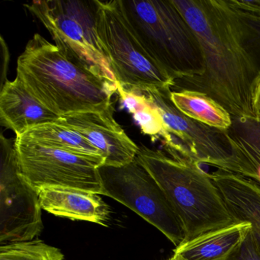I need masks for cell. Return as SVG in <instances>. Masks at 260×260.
I'll use <instances>...</instances> for the list:
<instances>
[{
	"instance_id": "cell-1",
	"label": "cell",
	"mask_w": 260,
	"mask_h": 260,
	"mask_svg": "<svg viewBox=\"0 0 260 260\" xmlns=\"http://www.w3.org/2000/svg\"><path fill=\"white\" fill-rule=\"evenodd\" d=\"M197 37L202 75L185 80L232 118H255L260 96V0H171Z\"/></svg>"
},
{
	"instance_id": "cell-2",
	"label": "cell",
	"mask_w": 260,
	"mask_h": 260,
	"mask_svg": "<svg viewBox=\"0 0 260 260\" xmlns=\"http://www.w3.org/2000/svg\"><path fill=\"white\" fill-rule=\"evenodd\" d=\"M17 75L27 90L59 117L101 112L112 106L114 83L36 34L18 58Z\"/></svg>"
},
{
	"instance_id": "cell-3",
	"label": "cell",
	"mask_w": 260,
	"mask_h": 260,
	"mask_svg": "<svg viewBox=\"0 0 260 260\" xmlns=\"http://www.w3.org/2000/svg\"><path fill=\"white\" fill-rule=\"evenodd\" d=\"M136 158L170 201L183 228L184 242L235 223L211 173L200 164L145 147Z\"/></svg>"
},
{
	"instance_id": "cell-4",
	"label": "cell",
	"mask_w": 260,
	"mask_h": 260,
	"mask_svg": "<svg viewBox=\"0 0 260 260\" xmlns=\"http://www.w3.org/2000/svg\"><path fill=\"white\" fill-rule=\"evenodd\" d=\"M118 4L143 48L172 80L202 75L200 44L171 0H118Z\"/></svg>"
},
{
	"instance_id": "cell-5",
	"label": "cell",
	"mask_w": 260,
	"mask_h": 260,
	"mask_svg": "<svg viewBox=\"0 0 260 260\" xmlns=\"http://www.w3.org/2000/svg\"><path fill=\"white\" fill-rule=\"evenodd\" d=\"M96 31L118 84L129 90H171L172 80L150 57L123 14L118 0H96Z\"/></svg>"
},
{
	"instance_id": "cell-6",
	"label": "cell",
	"mask_w": 260,
	"mask_h": 260,
	"mask_svg": "<svg viewBox=\"0 0 260 260\" xmlns=\"http://www.w3.org/2000/svg\"><path fill=\"white\" fill-rule=\"evenodd\" d=\"M25 7L45 25L63 53L117 83L97 36L96 0L34 1Z\"/></svg>"
},
{
	"instance_id": "cell-7",
	"label": "cell",
	"mask_w": 260,
	"mask_h": 260,
	"mask_svg": "<svg viewBox=\"0 0 260 260\" xmlns=\"http://www.w3.org/2000/svg\"><path fill=\"white\" fill-rule=\"evenodd\" d=\"M103 196L112 198L159 230L176 247L185 240L182 223L159 184L136 159L127 165L99 167Z\"/></svg>"
},
{
	"instance_id": "cell-8",
	"label": "cell",
	"mask_w": 260,
	"mask_h": 260,
	"mask_svg": "<svg viewBox=\"0 0 260 260\" xmlns=\"http://www.w3.org/2000/svg\"><path fill=\"white\" fill-rule=\"evenodd\" d=\"M171 90L139 92L158 109L164 121L160 138L171 157L205 164L225 171L232 156L226 131L194 121L179 112L170 100Z\"/></svg>"
},
{
	"instance_id": "cell-9",
	"label": "cell",
	"mask_w": 260,
	"mask_h": 260,
	"mask_svg": "<svg viewBox=\"0 0 260 260\" xmlns=\"http://www.w3.org/2000/svg\"><path fill=\"white\" fill-rule=\"evenodd\" d=\"M21 174L36 191L65 188L103 194L99 166L83 156L16 136Z\"/></svg>"
},
{
	"instance_id": "cell-10",
	"label": "cell",
	"mask_w": 260,
	"mask_h": 260,
	"mask_svg": "<svg viewBox=\"0 0 260 260\" xmlns=\"http://www.w3.org/2000/svg\"><path fill=\"white\" fill-rule=\"evenodd\" d=\"M39 193L21 174L15 144L1 136L0 243L29 241L44 228Z\"/></svg>"
},
{
	"instance_id": "cell-11",
	"label": "cell",
	"mask_w": 260,
	"mask_h": 260,
	"mask_svg": "<svg viewBox=\"0 0 260 260\" xmlns=\"http://www.w3.org/2000/svg\"><path fill=\"white\" fill-rule=\"evenodd\" d=\"M113 106L101 112L60 116L57 122L80 134L103 155L105 165L118 167L136 159L139 147L114 118Z\"/></svg>"
},
{
	"instance_id": "cell-12",
	"label": "cell",
	"mask_w": 260,
	"mask_h": 260,
	"mask_svg": "<svg viewBox=\"0 0 260 260\" xmlns=\"http://www.w3.org/2000/svg\"><path fill=\"white\" fill-rule=\"evenodd\" d=\"M60 117L41 104L16 77L1 86V124L21 136L31 129L57 121Z\"/></svg>"
},
{
	"instance_id": "cell-13",
	"label": "cell",
	"mask_w": 260,
	"mask_h": 260,
	"mask_svg": "<svg viewBox=\"0 0 260 260\" xmlns=\"http://www.w3.org/2000/svg\"><path fill=\"white\" fill-rule=\"evenodd\" d=\"M42 209L57 217L106 226L110 217L107 204L95 193L65 188L38 191Z\"/></svg>"
},
{
	"instance_id": "cell-14",
	"label": "cell",
	"mask_w": 260,
	"mask_h": 260,
	"mask_svg": "<svg viewBox=\"0 0 260 260\" xmlns=\"http://www.w3.org/2000/svg\"><path fill=\"white\" fill-rule=\"evenodd\" d=\"M211 174L235 221L250 223L251 232L260 248V184L222 170Z\"/></svg>"
},
{
	"instance_id": "cell-15",
	"label": "cell",
	"mask_w": 260,
	"mask_h": 260,
	"mask_svg": "<svg viewBox=\"0 0 260 260\" xmlns=\"http://www.w3.org/2000/svg\"><path fill=\"white\" fill-rule=\"evenodd\" d=\"M226 134L232 156L224 172L260 184V119L233 118L232 125Z\"/></svg>"
},
{
	"instance_id": "cell-16",
	"label": "cell",
	"mask_w": 260,
	"mask_h": 260,
	"mask_svg": "<svg viewBox=\"0 0 260 260\" xmlns=\"http://www.w3.org/2000/svg\"><path fill=\"white\" fill-rule=\"evenodd\" d=\"M250 229L247 222H235L184 242L174 253L184 260H226L241 246Z\"/></svg>"
},
{
	"instance_id": "cell-17",
	"label": "cell",
	"mask_w": 260,
	"mask_h": 260,
	"mask_svg": "<svg viewBox=\"0 0 260 260\" xmlns=\"http://www.w3.org/2000/svg\"><path fill=\"white\" fill-rule=\"evenodd\" d=\"M45 147L58 149L83 156L95 162L99 167L105 165L102 153L75 131L58 122L50 123L35 127L21 135Z\"/></svg>"
},
{
	"instance_id": "cell-18",
	"label": "cell",
	"mask_w": 260,
	"mask_h": 260,
	"mask_svg": "<svg viewBox=\"0 0 260 260\" xmlns=\"http://www.w3.org/2000/svg\"><path fill=\"white\" fill-rule=\"evenodd\" d=\"M170 97L179 112L194 121L225 132L232 125L231 115L205 94L184 89L170 91Z\"/></svg>"
},
{
	"instance_id": "cell-19",
	"label": "cell",
	"mask_w": 260,
	"mask_h": 260,
	"mask_svg": "<svg viewBox=\"0 0 260 260\" xmlns=\"http://www.w3.org/2000/svg\"><path fill=\"white\" fill-rule=\"evenodd\" d=\"M117 93L123 107L132 114L141 132L153 141L159 140L164 131V121L158 109L147 96L138 91L125 89L118 83Z\"/></svg>"
},
{
	"instance_id": "cell-20",
	"label": "cell",
	"mask_w": 260,
	"mask_h": 260,
	"mask_svg": "<svg viewBox=\"0 0 260 260\" xmlns=\"http://www.w3.org/2000/svg\"><path fill=\"white\" fill-rule=\"evenodd\" d=\"M0 260H64L60 249L34 239L1 245Z\"/></svg>"
},
{
	"instance_id": "cell-21",
	"label": "cell",
	"mask_w": 260,
	"mask_h": 260,
	"mask_svg": "<svg viewBox=\"0 0 260 260\" xmlns=\"http://www.w3.org/2000/svg\"><path fill=\"white\" fill-rule=\"evenodd\" d=\"M226 260H260V248L251 229L241 246Z\"/></svg>"
},
{
	"instance_id": "cell-22",
	"label": "cell",
	"mask_w": 260,
	"mask_h": 260,
	"mask_svg": "<svg viewBox=\"0 0 260 260\" xmlns=\"http://www.w3.org/2000/svg\"><path fill=\"white\" fill-rule=\"evenodd\" d=\"M167 260H184L180 255H178V254L173 253V255H172L170 258H169Z\"/></svg>"
},
{
	"instance_id": "cell-23",
	"label": "cell",
	"mask_w": 260,
	"mask_h": 260,
	"mask_svg": "<svg viewBox=\"0 0 260 260\" xmlns=\"http://www.w3.org/2000/svg\"><path fill=\"white\" fill-rule=\"evenodd\" d=\"M255 118L260 119V96L258 99V104H257L256 117Z\"/></svg>"
}]
</instances>
